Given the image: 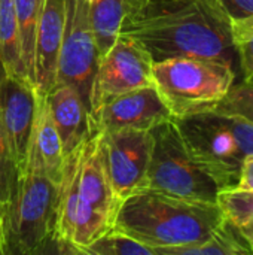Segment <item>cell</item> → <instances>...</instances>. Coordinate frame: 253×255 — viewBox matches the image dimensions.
<instances>
[{
	"mask_svg": "<svg viewBox=\"0 0 253 255\" xmlns=\"http://www.w3.org/2000/svg\"><path fill=\"white\" fill-rule=\"evenodd\" d=\"M119 34L137 40L155 61L173 57L239 64L233 24L221 0H145L125 13Z\"/></svg>",
	"mask_w": 253,
	"mask_h": 255,
	"instance_id": "1",
	"label": "cell"
},
{
	"mask_svg": "<svg viewBox=\"0 0 253 255\" xmlns=\"http://www.w3.org/2000/svg\"><path fill=\"white\" fill-rule=\"evenodd\" d=\"M121 206L107 172L101 134H91L64 158L55 220V247L61 254H82L113 229Z\"/></svg>",
	"mask_w": 253,
	"mask_h": 255,
	"instance_id": "2",
	"label": "cell"
},
{
	"mask_svg": "<svg viewBox=\"0 0 253 255\" xmlns=\"http://www.w3.org/2000/svg\"><path fill=\"white\" fill-rule=\"evenodd\" d=\"M224 212L218 203L194 202L142 188L122 200L113 229L151 247L201 245L219 227Z\"/></svg>",
	"mask_w": 253,
	"mask_h": 255,
	"instance_id": "3",
	"label": "cell"
},
{
	"mask_svg": "<svg viewBox=\"0 0 253 255\" xmlns=\"http://www.w3.org/2000/svg\"><path fill=\"white\" fill-rule=\"evenodd\" d=\"M194 161L218 184L234 190L243 163L253 155V124L215 109L173 118Z\"/></svg>",
	"mask_w": 253,
	"mask_h": 255,
	"instance_id": "4",
	"label": "cell"
},
{
	"mask_svg": "<svg viewBox=\"0 0 253 255\" xmlns=\"http://www.w3.org/2000/svg\"><path fill=\"white\" fill-rule=\"evenodd\" d=\"M60 182L52 179L30 143L16 187L6 205L4 254H43L54 241Z\"/></svg>",
	"mask_w": 253,
	"mask_h": 255,
	"instance_id": "5",
	"label": "cell"
},
{
	"mask_svg": "<svg viewBox=\"0 0 253 255\" xmlns=\"http://www.w3.org/2000/svg\"><path fill=\"white\" fill-rule=\"evenodd\" d=\"M237 70L222 61L173 57L152 64L154 85L171 118L213 109L236 82Z\"/></svg>",
	"mask_w": 253,
	"mask_h": 255,
	"instance_id": "6",
	"label": "cell"
},
{
	"mask_svg": "<svg viewBox=\"0 0 253 255\" xmlns=\"http://www.w3.org/2000/svg\"><path fill=\"white\" fill-rule=\"evenodd\" d=\"M152 154L145 188L169 196L218 203L221 188L191 157L173 120L151 130Z\"/></svg>",
	"mask_w": 253,
	"mask_h": 255,
	"instance_id": "7",
	"label": "cell"
},
{
	"mask_svg": "<svg viewBox=\"0 0 253 255\" xmlns=\"http://www.w3.org/2000/svg\"><path fill=\"white\" fill-rule=\"evenodd\" d=\"M64 7L66 19L57 63V82L76 88L89 112L91 88L100 60L89 15V1L64 0Z\"/></svg>",
	"mask_w": 253,
	"mask_h": 255,
	"instance_id": "8",
	"label": "cell"
},
{
	"mask_svg": "<svg viewBox=\"0 0 253 255\" xmlns=\"http://www.w3.org/2000/svg\"><path fill=\"white\" fill-rule=\"evenodd\" d=\"M152 64L149 52L133 37L119 34L97 66L91 88V112L101 103L124 93L151 87Z\"/></svg>",
	"mask_w": 253,
	"mask_h": 255,
	"instance_id": "9",
	"label": "cell"
},
{
	"mask_svg": "<svg viewBox=\"0 0 253 255\" xmlns=\"http://www.w3.org/2000/svg\"><path fill=\"white\" fill-rule=\"evenodd\" d=\"M104 160L116 197L125 200L145 188L152 154L151 130H118L101 133Z\"/></svg>",
	"mask_w": 253,
	"mask_h": 255,
	"instance_id": "10",
	"label": "cell"
},
{
	"mask_svg": "<svg viewBox=\"0 0 253 255\" xmlns=\"http://www.w3.org/2000/svg\"><path fill=\"white\" fill-rule=\"evenodd\" d=\"M91 128L107 133L118 130H152L164 121L173 120L155 85L137 88L116 96L91 115Z\"/></svg>",
	"mask_w": 253,
	"mask_h": 255,
	"instance_id": "11",
	"label": "cell"
},
{
	"mask_svg": "<svg viewBox=\"0 0 253 255\" xmlns=\"http://www.w3.org/2000/svg\"><path fill=\"white\" fill-rule=\"evenodd\" d=\"M36 97V87L24 76L6 75L0 85V120L19 170L28 154Z\"/></svg>",
	"mask_w": 253,
	"mask_h": 255,
	"instance_id": "12",
	"label": "cell"
},
{
	"mask_svg": "<svg viewBox=\"0 0 253 255\" xmlns=\"http://www.w3.org/2000/svg\"><path fill=\"white\" fill-rule=\"evenodd\" d=\"M64 0H45L34 48V87L46 94L57 84V63L64 34Z\"/></svg>",
	"mask_w": 253,
	"mask_h": 255,
	"instance_id": "13",
	"label": "cell"
},
{
	"mask_svg": "<svg viewBox=\"0 0 253 255\" xmlns=\"http://www.w3.org/2000/svg\"><path fill=\"white\" fill-rule=\"evenodd\" d=\"M46 99L63 151L67 155L91 134L89 112L76 88L64 82H57L46 93Z\"/></svg>",
	"mask_w": 253,
	"mask_h": 255,
	"instance_id": "14",
	"label": "cell"
},
{
	"mask_svg": "<svg viewBox=\"0 0 253 255\" xmlns=\"http://www.w3.org/2000/svg\"><path fill=\"white\" fill-rule=\"evenodd\" d=\"M30 143L42 157L48 175L57 182H60L66 154L63 151L61 139L51 115L46 94L37 93Z\"/></svg>",
	"mask_w": 253,
	"mask_h": 255,
	"instance_id": "15",
	"label": "cell"
},
{
	"mask_svg": "<svg viewBox=\"0 0 253 255\" xmlns=\"http://www.w3.org/2000/svg\"><path fill=\"white\" fill-rule=\"evenodd\" d=\"M252 254L248 241L237 224L224 218L216 232L201 245L183 248H163L157 255H246Z\"/></svg>",
	"mask_w": 253,
	"mask_h": 255,
	"instance_id": "16",
	"label": "cell"
},
{
	"mask_svg": "<svg viewBox=\"0 0 253 255\" xmlns=\"http://www.w3.org/2000/svg\"><path fill=\"white\" fill-rule=\"evenodd\" d=\"M25 78L34 85V48L45 0H13Z\"/></svg>",
	"mask_w": 253,
	"mask_h": 255,
	"instance_id": "17",
	"label": "cell"
},
{
	"mask_svg": "<svg viewBox=\"0 0 253 255\" xmlns=\"http://www.w3.org/2000/svg\"><path fill=\"white\" fill-rule=\"evenodd\" d=\"M125 13V0H89V15L100 57L118 39Z\"/></svg>",
	"mask_w": 253,
	"mask_h": 255,
	"instance_id": "18",
	"label": "cell"
},
{
	"mask_svg": "<svg viewBox=\"0 0 253 255\" xmlns=\"http://www.w3.org/2000/svg\"><path fill=\"white\" fill-rule=\"evenodd\" d=\"M0 60L7 75L25 78L13 0H0Z\"/></svg>",
	"mask_w": 253,
	"mask_h": 255,
	"instance_id": "19",
	"label": "cell"
},
{
	"mask_svg": "<svg viewBox=\"0 0 253 255\" xmlns=\"http://www.w3.org/2000/svg\"><path fill=\"white\" fill-rule=\"evenodd\" d=\"M84 255H155L154 250L115 229L97 238Z\"/></svg>",
	"mask_w": 253,
	"mask_h": 255,
	"instance_id": "20",
	"label": "cell"
},
{
	"mask_svg": "<svg viewBox=\"0 0 253 255\" xmlns=\"http://www.w3.org/2000/svg\"><path fill=\"white\" fill-rule=\"evenodd\" d=\"M218 112L245 118L253 124V79L233 84L225 97L213 108Z\"/></svg>",
	"mask_w": 253,
	"mask_h": 255,
	"instance_id": "21",
	"label": "cell"
},
{
	"mask_svg": "<svg viewBox=\"0 0 253 255\" xmlns=\"http://www.w3.org/2000/svg\"><path fill=\"white\" fill-rule=\"evenodd\" d=\"M218 205L224 217L237 226L253 220V191L246 190H224L219 193Z\"/></svg>",
	"mask_w": 253,
	"mask_h": 255,
	"instance_id": "22",
	"label": "cell"
},
{
	"mask_svg": "<svg viewBox=\"0 0 253 255\" xmlns=\"http://www.w3.org/2000/svg\"><path fill=\"white\" fill-rule=\"evenodd\" d=\"M19 169L0 120V203L7 205L13 196Z\"/></svg>",
	"mask_w": 253,
	"mask_h": 255,
	"instance_id": "23",
	"label": "cell"
},
{
	"mask_svg": "<svg viewBox=\"0 0 253 255\" xmlns=\"http://www.w3.org/2000/svg\"><path fill=\"white\" fill-rule=\"evenodd\" d=\"M233 24V39L245 79H253V19Z\"/></svg>",
	"mask_w": 253,
	"mask_h": 255,
	"instance_id": "24",
	"label": "cell"
},
{
	"mask_svg": "<svg viewBox=\"0 0 253 255\" xmlns=\"http://www.w3.org/2000/svg\"><path fill=\"white\" fill-rule=\"evenodd\" d=\"M231 22L253 19V0H221Z\"/></svg>",
	"mask_w": 253,
	"mask_h": 255,
	"instance_id": "25",
	"label": "cell"
},
{
	"mask_svg": "<svg viewBox=\"0 0 253 255\" xmlns=\"http://www.w3.org/2000/svg\"><path fill=\"white\" fill-rule=\"evenodd\" d=\"M236 190L253 191V155L248 157L246 161L243 163L240 179H239V184H237Z\"/></svg>",
	"mask_w": 253,
	"mask_h": 255,
	"instance_id": "26",
	"label": "cell"
},
{
	"mask_svg": "<svg viewBox=\"0 0 253 255\" xmlns=\"http://www.w3.org/2000/svg\"><path fill=\"white\" fill-rule=\"evenodd\" d=\"M6 250V205L0 203V254Z\"/></svg>",
	"mask_w": 253,
	"mask_h": 255,
	"instance_id": "27",
	"label": "cell"
},
{
	"mask_svg": "<svg viewBox=\"0 0 253 255\" xmlns=\"http://www.w3.org/2000/svg\"><path fill=\"white\" fill-rule=\"evenodd\" d=\"M239 229H240L243 238L248 241V244H249V247H251L253 254V220L252 221H249V223H245V224L239 226Z\"/></svg>",
	"mask_w": 253,
	"mask_h": 255,
	"instance_id": "28",
	"label": "cell"
},
{
	"mask_svg": "<svg viewBox=\"0 0 253 255\" xmlns=\"http://www.w3.org/2000/svg\"><path fill=\"white\" fill-rule=\"evenodd\" d=\"M143 1H145V0H125V3H127V12L137 9Z\"/></svg>",
	"mask_w": 253,
	"mask_h": 255,
	"instance_id": "29",
	"label": "cell"
},
{
	"mask_svg": "<svg viewBox=\"0 0 253 255\" xmlns=\"http://www.w3.org/2000/svg\"><path fill=\"white\" fill-rule=\"evenodd\" d=\"M6 69H4V66H3V63H1V60H0V85H1V82H3V79L6 78Z\"/></svg>",
	"mask_w": 253,
	"mask_h": 255,
	"instance_id": "30",
	"label": "cell"
},
{
	"mask_svg": "<svg viewBox=\"0 0 253 255\" xmlns=\"http://www.w3.org/2000/svg\"><path fill=\"white\" fill-rule=\"evenodd\" d=\"M88 1H89V0H88Z\"/></svg>",
	"mask_w": 253,
	"mask_h": 255,
	"instance_id": "31",
	"label": "cell"
}]
</instances>
